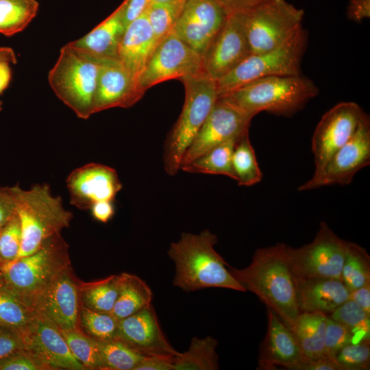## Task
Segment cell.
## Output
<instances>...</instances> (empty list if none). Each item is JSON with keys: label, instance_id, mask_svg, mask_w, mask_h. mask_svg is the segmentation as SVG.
Masks as SVG:
<instances>
[{"label": "cell", "instance_id": "cell-1", "mask_svg": "<svg viewBox=\"0 0 370 370\" xmlns=\"http://www.w3.org/2000/svg\"><path fill=\"white\" fill-rule=\"evenodd\" d=\"M285 244L258 249L245 268L228 265L231 274L247 291L254 293L289 328L299 310L296 297L295 276L287 262Z\"/></svg>", "mask_w": 370, "mask_h": 370}, {"label": "cell", "instance_id": "cell-2", "mask_svg": "<svg viewBox=\"0 0 370 370\" xmlns=\"http://www.w3.org/2000/svg\"><path fill=\"white\" fill-rule=\"evenodd\" d=\"M217 243V235L206 229L197 234L184 232L170 245L168 255L175 264V286L186 292L206 288L246 292L215 250Z\"/></svg>", "mask_w": 370, "mask_h": 370}, {"label": "cell", "instance_id": "cell-3", "mask_svg": "<svg viewBox=\"0 0 370 370\" xmlns=\"http://www.w3.org/2000/svg\"><path fill=\"white\" fill-rule=\"evenodd\" d=\"M318 93L314 82L302 75L271 76L249 82L219 99L253 116L262 111L290 116Z\"/></svg>", "mask_w": 370, "mask_h": 370}, {"label": "cell", "instance_id": "cell-4", "mask_svg": "<svg viewBox=\"0 0 370 370\" xmlns=\"http://www.w3.org/2000/svg\"><path fill=\"white\" fill-rule=\"evenodd\" d=\"M71 265L69 245L60 233L47 238L34 253L3 262L0 276L8 287L33 310L36 299Z\"/></svg>", "mask_w": 370, "mask_h": 370}, {"label": "cell", "instance_id": "cell-5", "mask_svg": "<svg viewBox=\"0 0 370 370\" xmlns=\"http://www.w3.org/2000/svg\"><path fill=\"white\" fill-rule=\"evenodd\" d=\"M11 188L21 229L19 258L34 253L47 238L68 227L73 214L48 184H36L28 190L18 185Z\"/></svg>", "mask_w": 370, "mask_h": 370}, {"label": "cell", "instance_id": "cell-6", "mask_svg": "<svg viewBox=\"0 0 370 370\" xmlns=\"http://www.w3.org/2000/svg\"><path fill=\"white\" fill-rule=\"evenodd\" d=\"M180 79L185 89L184 102L163 149L164 169L171 176L176 175L181 169L186 151L218 99L216 80L204 73Z\"/></svg>", "mask_w": 370, "mask_h": 370}, {"label": "cell", "instance_id": "cell-7", "mask_svg": "<svg viewBox=\"0 0 370 370\" xmlns=\"http://www.w3.org/2000/svg\"><path fill=\"white\" fill-rule=\"evenodd\" d=\"M100 60L68 43L48 73V82L56 97L80 119L92 114Z\"/></svg>", "mask_w": 370, "mask_h": 370}, {"label": "cell", "instance_id": "cell-8", "mask_svg": "<svg viewBox=\"0 0 370 370\" xmlns=\"http://www.w3.org/2000/svg\"><path fill=\"white\" fill-rule=\"evenodd\" d=\"M307 43V32L301 27L282 45L266 52L251 53L216 80L218 99L260 78L301 75V64Z\"/></svg>", "mask_w": 370, "mask_h": 370}, {"label": "cell", "instance_id": "cell-9", "mask_svg": "<svg viewBox=\"0 0 370 370\" xmlns=\"http://www.w3.org/2000/svg\"><path fill=\"white\" fill-rule=\"evenodd\" d=\"M251 53L274 49L301 27L304 10L286 0H264L245 12Z\"/></svg>", "mask_w": 370, "mask_h": 370}, {"label": "cell", "instance_id": "cell-10", "mask_svg": "<svg viewBox=\"0 0 370 370\" xmlns=\"http://www.w3.org/2000/svg\"><path fill=\"white\" fill-rule=\"evenodd\" d=\"M347 243L339 238L326 222L322 221L310 243L298 248L285 245L286 260L296 278L341 280Z\"/></svg>", "mask_w": 370, "mask_h": 370}, {"label": "cell", "instance_id": "cell-11", "mask_svg": "<svg viewBox=\"0 0 370 370\" xmlns=\"http://www.w3.org/2000/svg\"><path fill=\"white\" fill-rule=\"evenodd\" d=\"M204 73L203 57L173 29L158 42L138 82L146 91L162 82Z\"/></svg>", "mask_w": 370, "mask_h": 370}, {"label": "cell", "instance_id": "cell-12", "mask_svg": "<svg viewBox=\"0 0 370 370\" xmlns=\"http://www.w3.org/2000/svg\"><path fill=\"white\" fill-rule=\"evenodd\" d=\"M370 163V124L367 118L354 136L338 149L312 177L299 186L305 191L334 184L345 185Z\"/></svg>", "mask_w": 370, "mask_h": 370}, {"label": "cell", "instance_id": "cell-13", "mask_svg": "<svg viewBox=\"0 0 370 370\" xmlns=\"http://www.w3.org/2000/svg\"><path fill=\"white\" fill-rule=\"evenodd\" d=\"M368 118L355 102H341L326 112L312 138L314 171L321 169L330 157L356 133Z\"/></svg>", "mask_w": 370, "mask_h": 370}, {"label": "cell", "instance_id": "cell-14", "mask_svg": "<svg viewBox=\"0 0 370 370\" xmlns=\"http://www.w3.org/2000/svg\"><path fill=\"white\" fill-rule=\"evenodd\" d=\"M245 12L227 15L203 56L204 73L214 80L229 73L251 54Z\"/></svg>", "mask_w": 370, "mask_h": 370}, {"label": "cell", "instance_id": "cell-15", "mask_svg": "<svg viewBox=\"0 0 370 370\" xmlns=\"http://www.w3.org/2000/svg\"><path fill=\"white\" fill-rule=\"evenodd\" d=\"M254 116L218 99L186 151L181 167L219 145L238 139L249 130Z\"/></svg>", "mask_w": 370, "mask_h": 370}, {"label": "cell", "instance_id": "cell-16", "mask_svg": "<svg viewBox=\"0 0 370 370\" xmlns=\"http://www.w3.org/2000/svg\"><path fill=\"white\" fill-rule=\"evenodd\" d=\"M82 282L71 265L63 269L36 299L34 310L51 320L60 330H78Z\"/></svg>", "mask_w": 370, "mask_h": 370}, {"label": "cell", "instance_id": "cell-17", "mask_svg": "<svg viewBox=\"0 0 370 370\" xmlns=\"http://www.w3.org/2000/svg\"><path fill=\"white\" fill-rule=\"evenodd\" d=\"M227 15L214 0H186L173 30L203 57Z\"/></svg>", "mask_w": 370, "mask_h": 370}, {"label": "cell", "instance_id": "cell-18", "mask_svg": "<svg viewBox=\"0 0 370 370\" xmlns=\"http://www.w3.org/2000/svg\"><path fill=\"white\" fill-rule=\"evenodd\" d=\"M66 186L71 204L87 210L98 201H113L122 184L115 169L91 162L73 170L66 178Z\"/></svg>", "mask_w": 370, "mask_h": 370}, {"label": "cell", "instance_id": "cell-19", "mask_svg": "<svg viewBox=\"0 0 370 370\" xmlns=\"http://www.w3.org/2000/svg\"><path fill=\"white\" fill-rule=\"evenodd\" d=\"M145 92L118 59L100 60L92 113L112 108H130Z\"/></svg>", "mask_w": 370, "mask_h": 370}, {"label": "cell", "instance_id": "cell-20", "mask_svg": "<svg viewBox=\"0 0 370 370\" xmlns=\"http://www.w3.org/2000/svg\"><path fill=\"white\" fill-rule=\"evenodd\" d=\"M116 339L143 356L173 358L179 353L165 338L152 305L119 320Z\"/></svg>", "mask_w": 370, "mask_h": 370}, {"label": "cell", "instance_id": "cell-21", "mask_svg": "<svg viewBox=\"0 0 370 370\" xmlns=\"http://www.w3.org/2000/svg\"><path fill=\"white\" fill-rule=\"evenodd\" d=\"M26 349L48 369L84 370L71 353L60 330L48 318L38 314L33 332L27 337Z\"/></svg>", "mask_w": 370, "mask_h": 370}, {"label": "cell", "instance_id": "cell-22", "mask_svg": "<svg viewBox=\"0 0 370 370\" xmlns=\"http://www.w3.org/2000/svg\"><path fill=\"white\" fill-rule=\"evenodd\" d=\"M304 359L297 341L280 318L267 308V328L260 345L257 369L275 370L277 367L291 370Z\"/></svg>", "mask_w": 370, "mask_h": 370}, {"label": "cell", "instance_id": "cell-23", "mask_svg": "<svg viewBox=\"0 0 370 370\" xmlns=\"http://www.w3.org/2000/svg\"><path fill=\"white\" fill-rule=\"evenodd\" d=\"M296 297L299 312L331 314L349 299L350 291L341 279L295 277Z\"/></svg>", "mask_w": 370, "mask_h": 370}, {"label": "cell", "instance_id": "cell-24", "mask_svg": "<svg viewBox=\"0 0 370 370\" xmlns=\"http://www.w3.org/2000/svg\"><path fill=\"white\" fill-rule=\"evenodd\" d=\"M158 44L146 11L126 27L117 59L138 81Z\"/></svg>", "mask_w": 370, "mask_h": 370}, {"label": "cell", "instance_id": "cell-25", "mask_svg": "<svg viewBox=\"0 0 370 370\" xmlns=\"http://www.w3.org/2000/svg\"><path fill=\"white\" fill-rule=\"evenodd\" d=\"M126 0L103 21L82 38L68 44L97 59H117L126 27L123 21Z\"/></svg>", "mask_w": 370, "mask_h": 370}, {"label": "cell", "instance_id": "cell-26", "mask_svg": "<svg viewBox=\"0 0 370 370\" xmlns=\"http://www.w3.org/2000/svg\"><path fill=\"white\" fill-rule=\"evenodd\" d=\"M327 318L328 315L321 312H301L297 317L291 330L297 341L304 359L325 357Z\"/></svg>", "mask_w": 370, "mask_h": 370}, {"label": "cell", "instance_id": "cell-27", "mask_svg": "<svg viewBox=\"0 0 370 370\" xmlns=\"http://www.w3.org/2000/svg\"><path fill=\"white\" fill-rule=\"evenodd\" d=\"M118 297L111 314L119 321L132 315L151 305L153 293L139 277L121 273Z\"/></svg>", "mask_w": 370, "mask_h": 370}, {"label": "cell", "instance_id": "cell-28", "mask_svg": "<svg viewBox=\"0 0 370 370\" xmlns=\"http://www.w3.org/2000/svg\"><path fill=\"white\" fill-rule=\"evenodd\" d=\"M38 314L11 291L0 276V325L27 337L34 330Z\"/></svg>", "mask_w": 370, "mask_h": 370}, {"label": "cell", "instance_id": "cell-29", "mask_svg": "<svg viewBox=\"0 0 370 370\" xmlns=\"http://www.w3.org/2000/svg\"><path fill=\"white\" fill-rule=\"evenodd\" d=\"M217 345V341L211 336L194 337L187 351L173 358V370L219 369Z\"/></svg>", "mask_w": 370, "mask_h": 370}, {"label": "cell", "instance_id": "cell-30", "mask_svg": "<svg viewBox=\"0 0 370 370\" xmlns=\"http://www.w3.org/2000/svg\"><path fill=\"white\" fill-rule=\"evenodd\" d=\"M237 140L232 139L212 148L181 169L190 173L222 175L234 180L232 157Z\"/></svg>", "mask_w": 370, "mask_h": 370}, {"label": "cell", "instance_id": "cell-31", "mask_svg": "<svg viewBox=\"0 0 370 370\" xmlns=\"http://www.w3.org/2000/svg\"><path fill=\"white\" fill-rule=\"evenodd\" d=\"M120 282V274L88 283L82 282V305L95 311L111 313L119 295Z\"/></svg>", "mask_w": 370, "mask_h": 370}, {"label": "cell", "instance_id": "cell-32", "mask_svg": "<svg viewBox=\"0 0 370 370\" xmlns=\"http://www.w3.org/2000/svg\"><path fill=\"white\" fill-rule=\"evenodd\" d=\"M234 180L239 186H250L260 182L262 174L248 131L236 142L232 157Z\"/></svg>", "mask_w": 370, "mask_h": 370}, {"label": "cell", "instance_id": "cell-33", "mask_svg": "<svg viewBox=\"0 0 370 370\" xmlns=\"http://www.w3.org/2000/svg\"><path fill=\"white\" fill-rule=\"evenodd\" d=\"M36 0H0V34L11 36L23 31L36 16Z\"/></svg>", "mask_w": 370, "mask_h": 370}, {"label": "cell", "instance_id": "cell-34", "mask_svg": "<svg viewBox=\"0 0 370 370\" xmlns=\"http://www.w3.org/2000/svg\"><path fill=\"white\" fill-rule=\"evenodd\" d=\"M341 280L349 291L370 283V256L367 250L357 243H347Z\"/></svg>", "mask_w": 370, "mask_h": 370}, {"label": "cell", "instance_id": "cell-35", "mask_svg": "<svg viewBox=\"0 0 370 370\" xmlns=\"http://www.w3.org/2000/svg\"><path fill=\"white\" fill-rule=\"evenodd\" d=\"M96 342L101 370H134L145 357L116 339Z\"/></svg>", "mask_w": 370, "mask_h": 370}, {"label": "cell", "instance_id": "cell-36", "mask_svg": "<svg viewBox=\"0 0 370 370\" xmlns=\"http://www.w3.org/2000/svg\"><path fill=\"white\" fill-rule=\"evenodd\" d=\"M328 317L349 331L353 344L370 340V315L354 301L349 299Z\"/></svg>", "mask_w": 370, "mask_h": 370}, {"label": "cell", "instance_id": "cell-37", "mask_svg": "<svg viewBox=\"0 0 370 370\" xmlns=\"http://www.w3.org/2000/svg\"><path fill=\"white\" fill-rule=\"evenodd\" d=\"M119 320L110 312H103L81 306L79 326L90 338L99 341L115 340Z\"/></svg>", "mask_w": 370, "mask_h": 370}, {"label": "cell", "instance_id": "cell-38", "mask_svg": "<svg viewBox=\"0 0 370 370\" xmlns=\"http://www.w3.org/2000/svg\"><path fill=\"white\" fill-rule=\"evenodd\" d=\"M186 1L166 0L151 3L147 14L158 42L173 29Z\"/></svg>", "mask_w": 370, "mask_h": 370}, {"label": "cell", "instance_id": "cell-39", "mask_svg": "<svg viewBox=\"0 0 370 370\" xmlns=\"http://www.w3.org/2000/svg\"><path fill=\"white\" fill-rule=\"evenodd\" d=\"M75 358L85 369H101L97 342L81 330H60Z\"/></svg>", "mask_w": 370, "mask_h": 370}, {"label": "cell", "instance_id": "cell-40", "mask_svg": "<svg viewBox=\"0 0 370 370\" xmlns=\"http://www.w3.org/2000/svg\"><path fill=\"white\" fill-rule=\"evenodd\" d=\"M344 370H367L370 367V340L343 347L335 357Z\"/></svg>", "mask_w": 370, "mask_h": 370}, {"label": "cell", "instance_id": "cell-41", "mask_svg": "<svg viewBox=\"0 0 370 370\" xmlns=\"http://www.w3.org/2000/svg\"><path fill=\"white\" fill-rule=\"evenodd\" d=\"M21 243V224L16 212L0 229V259L3 263L17 258Z\"/></svg>", "mask_w": 370, "mask_h": 370}, {"label": "cell", "instance_id": "cell-42", "mask_svg": "<svg viewBox=\"0 0 370 370\" xmlns=\"http://www.w3.org/2000/svg\"><path fill=\"white\" fill-rule=\"evenodd\" d=\"M350 343L353 344V338L349 331L328 315L324 341L325 357L336 361L337 353Z\"/></svg>", "mask_w": 370, "mask_h": 370}, {"label": "cell", "instance_id": "cell-43", "mask_svg": "<svg viewBox=\"0 0 370 370\" xmlns=\"http://www.w3.org/2000/svg\"><path fill=\"white\" fill-rule=\"evenodd\" d=\"M26 347L25 336L14 329L0 325V361Z\"/></svg>", "mask_w": 370, "mask_h": 370}, {"label": "cell", "instance_id": "cell-44", "mask_svg": "<svg viewBox=\"0 0 370 370\" xmlns=\"http://www.w3.org/2000/svg\"><path fill=\"white\" fill-rule=\"evenodd\" d=\"M0 370H46V368L25 349L0 361Z\"/></svg>", "mask_w": 370, "mask_h": 370}, {"label": "cell", "instance_id": "cell-45", "mask_svg": "<svg viewBox=\"0 0 370 370\" xmlns=\"http://www.w3.org/2000/svg\"><path fill=\"white\" fill-rule=\"evenodd\" d=\"M15 212L16 202L11 186H0V229Z\"/></svg>", "mask_w": 370, "mask_h": 370}, {"label": "cell", "instance_id": "cell-46", "mask_svg": "<svg viewBox=\"0 0 370 370\" xmlns=\"http://www.w3.org/2000/svg\"><path fill=\"white\" fill-rule=\"evenodd\" d=\"M291 370H344L336 361L325 357L317 359H303Z\"/></svg>", "mask_w": 370, "mask_h": 370}, {"label": "cell", "instance_id": "cell-47", "mask_svg": "<svg viewBox=\"0 0 370 370\" xmlns=\"http://www.w3.org/2000/svg\"><path fill=\"white\" fill-rule=\"evenodd\" d=\"M347 16L353 21L360 23L370 17V0H349Z\"/></svg>", "mask_w": 370, "mask_h": 370}, {"label": "cell", "instance_id": "cell-48", "mask_svg": "<svg viewBox=\"0 0 370 370\" xmlns=\"http://www.w3.org/2000/svg\"><path fill=\"white\" fill-rule=\"evenodd\" d=\"M151 3V0H126L123 15L125 26L145 12Z\"/></svg>", "mask_w": 370, "mask_h": 370}, {"label": "cell", "instance_id": "cell-49", "mask_svg": "<svg viewBox=\"0 0 370 370\" xmlns=\"http://www.w3.org/2000/svg\"><path fill=\"white\" fill-rule=\"evenodd\" d=\"M173 358L145 356L134 370H173Z\"/></svg>", "mask_w": 370, "mask_h": 370}, {"label": "cell", "instance_id": "cell-50", "mask_svg": "<svg viewBox=\"0 0 370 370\" xmlns=\"http://www.w3.org/2000/svg\"><path fill=\"white\" fill-rule=\"evenodd\" d=\"M227 14L247 11L264 0H214Z\"/></svg>", "mask_w": 370, "mask_h": 370}, {"label": "cell", "instance_id": "cell-51", "mask_svg": "<svg viewBox=\"0 0 370 370\" xmlns=\"http://www.w3.org/2000/svg\"><path fill=\"white\" fill-rule=\"evenodd\" d=\"M90 209L93 218L103 223H108L114 214V206L111 201L96 202Z\"/></svg>", "mask_w": 370, "mask_h": 370}, {"label": "cell", "instance_id": "cell-52", "mask_svg": "<svg viewBox=\"0 0 370 370\" xmlns=\"http://www.w3.org/2000/svg\"><path fill=\"white\" fill-rule=\"evenodd\" d=\"M349 299L370 315V283L350 291Z\"/></svg>", "mask_w": 370, "mask_h": 370}, {"label": "cell", "instance_id": "cell-53", "mask_svg": "<svg viewBox=\"0 0 370 370\" xmlns=\"http://www.w3.org/2000/svg\"><path fill=\"white\" fill-rule=\"evenodd\" d=\"M11 76L10 63L0 61V94L8 86Z\"/></svg>", "mask_w": 370, "mask_h": 370}, {"label": "cell", "instance_id": "cell-54", "mask_svg": "<svg viewBox=\"0 0 370 370\" xmlns=\"http://www.w3.org/2000/svg\"><path fill=\"white\" fill-rule=\"evenodd\" d=\"M0 61L16 64L17 60L14 50L10 47H0Z\"/></svg>", "mask_w": 370, "mask_h": 370}, {"label": "cell", "instance_id": "cell-55", "mask_svg": "<svg viewBox=\"0 0 370 370\" xmlns=\"http://www.w3.org/2000/svg\"><path fill=\"white\" fill-rule=\"evenodd\" d=\"M164 1H166V0H151V3H158V2Z\"/></svg>", "mask_w": 370, "mask_h": 370}, {"label": "cell", "instance_id": "cell-56", "mask_svg": "<svg viewBox=\"0 0 370 370\" xmlns=\"http://www.w3.org/2000/svg\"><path fill=\"white\" fill-rule=\"evenodd\" d=\"M3 109V102L0 101V111H1Z\"/></svg>", "mask_w": 370, "mask_h": 370}, {"label": "cell", "instance_id": "cell-57", "mask_svg": "<svg viewBox=\"0 0 370 370\" xmlns=\"http://www.w3.org/2000/svg\"><path fill=\"white\" fill-rule=\"evenodd\" d=\"M2 264H3V262H2L1 260L0 259V270H1V267Z\"/></svg>", "mask_w": 370, "mask_h": 370}]
</instances>
